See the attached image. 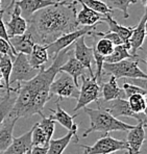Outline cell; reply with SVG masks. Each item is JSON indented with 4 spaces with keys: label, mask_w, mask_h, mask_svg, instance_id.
Here are the masks:
<instances>
[{
    "label": "cell",
    "mask_w": 147,
    "mask_h": 154,
    "mask_svg": "<svg viewBox=\"0 0 147 154\" xmlns=\"http://www.w3.org/2000/svg\"><path fill=\"white\" fill-rule=\"evenodd\" d=\"M77 3L61 0L33 13L27 20V30L35 43L48 45L61 35L80 28L76 21Z\"/></svg>",
    "instance_id": "obj_1"
},
{
    "label": "cell",
    "mask_w": 147,
    "mask_h": 154,
    "mask_svg": "<svg viewBox=\"0 0 147 154\" xmlns=\"http://www.w3.org/2000/svg\"><path fill=\"white\" fill-rule=\"evenodd\" d=\"M98 108L83 107L85 112L90 118V126L83 133V137H87L92 132H101L103 134H108L112 131H127L134 127V125L126 124L115 118L111 112H108L105 108H103L100 104H97Z\"/></svg>",
    "instance_id": "obj_2"
},
{
    "label": "cell",
    "mask_w": 147,
    "mask_h": 154,
    "mask_svg": "<svg viewBox=\"0 0 147 154\" xmlns=\"http://www.w3.org/2000/svg\"><path fill=\"white\" fill-rule=\"evenodd\" d=\"M140 60H123L121 62L108 64L103 63L102 73L120 78H146L147 74L139 68Z\"/></svg>",
    "instance_id": "obj_3"
},
{
    "label": "cell",
    "mask_w": 147,
    "mask_h": 154,
    "mask_svg": "<svg viewBox=\"0 0 147 154\" xmlns=\"http://www.w3.org/2000/svg\"><path fill=\"white\" fill-rule=\"evenodd\" d=\"M60 75L54 78L49 88V94L52 97L54 95L58 97V100L64 98H78L80 89L74 83V80L69 74L65 72H58Z\"/></svg>",
    "instance_id": "obj_4"
},
{
    "label": "cell",
    "mask_w": 147,
    "mask_h": 154,
    "mask_svg": "<svg viewBox=\"0 0 147 154\" xmlns=\"http://www.w3.org/2000/svg\"><path fill=\"white\" fill-rule=\"evenodd\" d=\"M78 144V143H77ZM83 149L85 154H111L117 151L128 150V145L125 141L122 140H116L111 135L105 134L101 137L93 146L78 144Z\"/></svg>",
    "instance_id": "obj_5"
},
{
    "label": "cell",
    "mask_w": 147,
    "mask_h": 154,
    "mask_svg": "<svg viewBox=\"0 0 147 154\" xmlns=\"http://www.w3.org/2000/svg\"><path fill=\"white\" fill-rule=\"evenodd\" d=\"M40 69H35L31 67L28 60V55L24 53H17L13 60L12 73L10 77V85L17 82H23L33 79L38 74Z\"/></svg>",
    "instance_id": "obj_6"
},
{
    "label": "cell",
    "mask_w": 147,
    "mask_h": 154,
    "mask_svg": "<svg viewBox=\"0 0 147 154\" xmlns=\"http://www.w3.org/2000/svg\"><path fill=\"white\" fill-rule=\"evenodd\" d=\"M96 27H97V25L81 26L80 28L75 29L74 31H71V32H68V33H65V35H61V37L56 38L55 41H53L52 43L46 45L49 60H50V58L53 60V58L56 56V54H58L61 50H63V49L73 45V43L75 42L80 37H81V35H90L92 30L96 29Z\"/></svg>",
    "instance_id": "obj_7"
},
{
    "label": "cell",
    "mask_w": 147,
    "mask_h": 154,
    "mask_svg": "<svg viewBox=\"0 0 147 154\" xmlns=\"http://www.w3.org/2000/svg\"><path fill=\"white\" fill-rule=\"evenodd\" d=\"M80 78L81 88L80 90L77 103L73 112H77L94 101L96 102L97 100H99V96H100V85L97 83L95 77H88L85 74V75H81Z\"/></svg>",
    "instance_id": "obj_8"
},
{
    "label": "cell",
    "mask_w": 147,
    "mask_h": 154,
    "mask_svg": "<svg viewBox=\"0 0 147 154\" xmlns=\"http://www.w3.org/2000/svg\"><path fill=\"white\" fill-rule=\"evenodd\" d=\"M107 107H103L108 110V112H111L115 118H119V117H128V118H133L136 119L138 122H143L144 126L147 124V117L143 112H140L137 114L134 110L130 108L128 101L125 100L123 97L120 98H116L114 100L108 101ZM98 104V103H97Z\"/></svg>",
    "instance_id": "obj_9"
},
{
    "label": "cell",
    "mask_w": 147,
    "mask_h": 154,
    "mask_svg": "<svg viewBox=\"0 0 147 154\" xmlns=\"http://www.w3.org/2000/svg\"><path fill=\"white\" fill-rule=\"evenodd\" d=\"M85 38L86 35H81L73 43V55L89 71L90 76L94 77V72L92 70V64L94 62L93 46H88L85 42Z\"/></svg>",
    "instance_id": "obj_10"
},
{
    "label": "cell",
    "mask_w": 147,
    "mask_h": 154,
    "mask_svg": "<svg viewBox=\"0 0 147 154\" xmlns=\"http://www.w3.org/2000/svg\"><path fill=\"white\" fill-rule=\"evenodd\" d=\"M127 132L126 143L128 145V154H140V150L145 141V126L143 122H138L137 125H134V127Z\"/></svg>",
    "instance_id": "obj_11"
},
{
    "label": "cell",
    "mask_w": 147,
    "mask_h": 154,
    "mask_svg": "<svg viewBox=\"0 0 147 154\" xmlns=\"http://www.w3.org/2000/svg\"><path fill=\"white\" fill-rule=\"evenodd\" d=\"M8 38L23 35L27 30V21L21 16V11L17 4H14L11 12V20L5 23Z\"/></svg>",
    "instance_id": "obj_12"
},
{
    "label": "cell",
    "mask_w": 147,
    "mask_h": 154,
    "mask_svg": "<svg viewBox=\"0 0 147 154\" xmlns=\"http://www.w3.org/2000/svg\"><path fill=\"white\" fill-rule=\"evenodd\" d=\"M147 19V8H145L144 15L142 16L141 20L138 23V25L134 27L132 35L128 40V45H130V52L134 56H138L137 51L142 48L144 40H145V21Z\"/></svg>",
    "instance_id": "obj_13"
},
{
    "label": "cell",
    "mask_w": 147,
    "mask_h": 154,
    "mask_svg": "<svg viewBox=\"0 0 147 154\" xmlns=\"http://www.w3.org/2000/svg\"><path fill=\"white\" fill-rule=\"evenodd\" d=\"M76 1L81 4V10L76 14V21H77L78 25L91 26V25H98V24L102 23L105 15H101V14L91 10L83 1H80V0H76Z\"/></svg>",
    "instance_id": "obj_14"
},
{
    "label": "cell",
    "mask_w": 147,
    "mask_h": 154,
    "mask_svg": "<svg viewBox=\"0 0 147 154\" xmlns=\"http://www.w3.org/2000/svg\"><path fill=\"white\" fill-rule=\"evenodd\" d=\"M55 2L58 1L55 0H16L15 3L20 8L21 16L27 21L33 13L43 8L54 4Z\"/></svg>",
    "instance_id": "obj_15"
},
{
    "label": "cell",
    "mask_w": 147,
    "mask_h": 154,
    "mask_svg": "<svg viewBox=\"0 0 147 154\" xmlns=\"http://www.w3.org/2000/svg\"><path fill=\"white\" fill-rule=\"evenodd\" d=\"M31 133H33V128L26 133L22 134L21 137H14L13 142L8 147V149L0 154H26L27 151L30 150L33 147Z\"/></svg>",
    "instance_id": "obj_16"
},
{
    "label": "cell",
    "mask_w": 147,
    "mask_h": 154,
    "mask_svg": "<svg viewBox=\"0 0 147 154\" xmlns=\"http://www.w3.org/2000/svg\"><path fill=\"white\" fill-rule=\"evenodd\" d=\"M72 140H74L76 144L80 141L77 137V129L68 130L67 134L61 139H51L48 144V154H63Z\"/></svg>",
    "instance_id": "obj_17"
},
{
    "label": "cell",
    "mask_w": 147,
    "mask_h": 154,
    "mask_svg": "<svg viewBox=\"0 0 147 154\" xmlns=\"http://www.w3.org/2000/svg\"><path fill=\"white\" fill-rule=\"evenodd\" d=\"M17 120V118L11 117L8 115V117L4 119L3 123L0 126V153L6 150L8 147L11 145V143L13 142L14 127H15Z\"/></svg>",
    "instance_id": "obj_18"
},
{
    "label": "cell",
    "mask_w": 147,
    "mask_h": 154,
    "mask_svg": "<svg viewBox=\"0 0 147 154\" xmlns=\"http://www.w3.org/2000/svg\"><path fill=\"white\" fill-rule=\"evenodd\" d=\"M10 43L16 53H24L28 55L33 49L35 41H33L31 33L26 30L23 35L10 38Z\"/></svg>",
    "instance_id": "obj_19"
},
{
    "label": "cell",
    "mask_w": 147,
    "mask_h": 154,
    "mask_svg": "<svg viewBox=\"0 0 147 154\" xmlns=\"http://www.w3.org/2000/svg\"><path fill=\"white\" fill-rule=\"evenodd\" d=\"M58 72H65V73L69 74L73 78L74 83L78 87V78L81 75L86 74V68L74 57L73 52H72L68 57V60L61 66Z\"/></svg>",
    "instance_id": "obj_20"
},
{
    "label": "cell",
    "mask_w": 147,
    "mask_h": 154,
    "mask_svg": "<svg viewBox=\"0 0 147 154\" xmlns=\"http://www.w3.org/2000/svg\"><path fill=\"white\" fill-rule=\"evenodd\" d=\"M28 60L31 67L35 69H40L42 67H45V65L49 60L46 45L35 43L30 53L28 54Z\"/></svg>",
    "instance_id": "obj_21"
},
{
    "label": "cell",
    "mask_w": 147,
    "mask_h": 154,
    "mask_svg": "<svg viewBox=\"0 0 147 154\" xmlns=\"http://www.w3.org/2000/svg\"><path fill=\"white\" fill-rule=\"evenodd\" d=\"M60 101L58 99V101L55 102L56 109H50V112H52V115L50 116V118H52L55 122H58L63 127H65L68 130H72V129H78L77 124L74 122V118L77 117V115H69L68 112H65L62 107H61Z\"/></svg>",
    "instance_id": "obj_22"
},
{
    "label": "cell",
    "mask_w": 147,
    "mask_h": 154,
    "mask_svg": "<svg viewBox=\"0 0 147 154\" xmlns=\"http://www.w3.org/2000/svg\"><path fill=\"white\" fill-rule=\"evenodd\" d=\"M102 22H105L108 24V28H110V31H113V32L117 33L119 35L122 41L124 42V44L128 47L130 49V45H128V40H130V35H132L133 29L134 27H128V26H123L120 25L119 23H117V21H115L112 17V14H108V15H105L103 17Z\"/></svg>",
    "instance_id": "obj_23"
},
{
    "label": "cell",
    "mask_w": 147,
    "mask_h": 154,
    "mask_svg": "<svg viewBox=\"0 0 147 154\" xmlns=\"http://www.w3.org/2000/svg\"><path fill=\"white\" fill-rule=\"evenodd\" d=\"M100 93L102 95V98H101L102 102H108L123 96L122 90L117 85V78L114 76H111L108 82H101Z\"/></svg>",
    "instance_id": "obj_24"
},
{
    "label": "cell",
    "mask_w": 147,
    "mask_h": 154,
    "mask_svg": "<svg viewBox=\"0 0 147 154\" xmlns=\"http://www.w3.org/2000/svg\"><path fill=\"white\" fill-rule=\"evenodd\" d=\"M13 68V58L8 54H0V71L3 78L4 89L5 91H12V92L17 93V85L16 87H11L10 85V77L12 73Z\"/></svg>",
    "instance_id": "obj_25"
},
{
    "label": "cell",
    "mask_w": 147,
    "mask_h": 154,
    "mask_svg": "<svg viewBox=\"0 0 147 154\" xmlns=\"http://www.w3.org/2000/svg\"><path fill=\"white\" fill-rule=\"evenodd\" d=\"M139 58V56H134L130 52V49L125 44L117 45L114 47V50L110 55L105 57V63L108 64H114V63L121 62L123 60H136Z\"/></svg>",
    "instance_id": "obj_26"
},
{
    "label": "cell",
    "mask_w": 147,
    "mask_h": 154,
    "mask_svg": "<svg viewBox=\"0 0 147 154\" xmlns=\"http://www.w3.org/2000/svg\"><path fill=\"white\" fill-rule=\"evenodd\" d=\"M16 97H17L16 92L5 91V95L2 97L1 101H0V126L13 108L14 103L16 101Z\"/></svg>",
    "instance_id": "obj_27"
},
{
    "label": "cell",
    "mask_w": 147,
    "mask_h": 154,
    "mask_svg": "<svg viewBox=\"0 0 147 154\" xmlns=\"http://www.w3.org/2000/svg\"><path fill=\"white\" fill-rule=\"evenodd\" d=\"M102 1L108 4L111 10H119L122 12L124 19H127L130 17L128 8L130 4L137 3L138 0H102Z\"/></svg>",
    "instance_id": "obj_28"
},
{
    "label": "cell",
    "mask_w": 147,
    "mask_h": 154,
    "mask_svg": "<svg viewBox=\"0 0 147 154\" xmlns=\"http://www.w3.org/2000/svg\"><path fill=\"white\" fill-rule=\"evenodd\" d=\"M90 35L94 38L93 47L99 54H101V55L105 57V56L110 55V54L112 53L113 50H114L115 45L113 44L110 40H108V38H101L100 40H97V38L95 37L94 35Z\"/></svg>",
    "instance_id": "obj_29"
},
{
    "label": "cell",
    "mask_w": 147,
    "mask_h": 154,
    "mask_svg": "<svg viewBox=\"0 0 147 154\" xmlns=\"http://www.w3.org/2000/svg\"><path fill=\"white\" fill-rule=\"evenodd\" d=\"M128 98V104H130V108L134 110L137 114H140V112H143L144 108H145V104H146V100H145V95L142 94H133L130 95Z\"/></svg>",
    "instance_id": "obj_30"
},
{
    "label": "cell",
    "mask_w": 147,
    "mask_h": 154,
    "mask_svg": "<svg viewBox=\"0 0 147 154\" xmlns=\"http://www.w3.org/2000/svg\"><path fill=\"white\" fill-rule=\"evenodd\" d=\"M31 143L33 146H45L49 144V140L45 132L40 128L38 123H36L33 127V133H31Z\"/></svg>",
    "instance_id": "obj_31"
},
{
    "label": "cell",
    "mask_w": 147,
    "mask_h": 154,
    "mask_svg": "<svg viewBox=\"0 0 147 154\" xmlns=\"http://www.w3.org/2000/svg\"><path fill=\"white\" fill-rule=\"evenodd\" d=\"M80 1H83L88 8L101 14V15H108V14L113 13V10H111L108 4L102 0H80Z\"/></svg>",
    "instance_id": "obj_32"
},
{
    "label": "cell",
    "mask_w": 147,
    "mask_h": 154,
    "mask_svg": "<svg viewBox=\"0 0 147 154\" xmlns=\"http://www.w3.org/2000/svg\"><path fill=\"white\" fill-rule=\"evenodd\" d=\"M55 123L56 122L54 121L52 118H50V117L46 118L45 116H43L42 120L38 123V125L40 126V128L42 129V130L45 132V134L47 135V137H48L49 141L52 139L54 128H55Z\"/></svg>",
    "instance_id": "obj_33"
},
{
    "label": "cell",
    "mask_w": 147,
    "mask_h": 154,
    "mask_svg": "<svg viewBox=\"0 0 147 154\" xmlns=\"http://www.w3.org/2000/svg\"><path fill=\"white\" fill-rule=\"evenodd\" d=\"M122 91L124 92L126 97H130V95L133 94H142V95H146L147 92L144 89H142L141 87L137 85H134V83L130 82H124L123 83V88H122Z\"/></svg>",
    "instance_id": "obj_34"
},
{
    "label": "cell",
    "mask_w": 147,
    "mask_h": 154,
    "mask_svg": "<svg viewBox=\"0 0 147 154\" xmlns=\"http://www.w3.org/2000/svg\"><path fill=\"white\" fill-rule=\"evenodd\" d=\"M0 54H8L13 60L16 57V55H17V53L14 51L11 43H8V41L2 38H0Z\"/></svg>",
    "instance_id": "obj_35"
},
{
    "label": "cell",
    "mask_w": 147,
    "mask_h": 154,
    "mask_svg": "<svg viewBox=\"0 0 147 154\" xmlns=\"http://www.w3.org/2000/svg\"><path fill=\"white\" fill-rule=\"evenodd\" d=\"M3 16H4V10L0 8V38L6 40L10 43V38H8V31H6L5 23L3 22Z\"/></svg>",
    "instance_id": "obj_36"
},
{
    "label": "cell",
    "mask_w": 147,
    "mask_h": 154,
    "mask_svg": "<svg viewBox=\"0 0 147 154\" xmlns=\"http://www.w3.org/2000/svg\"><path fill=\"white\" fill-rule=\"evenodd\" d=\"M128 79H130L128 82L139 85V87H141L142 89H144L147 92V79L146 78H128Z\"/></svg>",
    "instance_id": "obj_37"
},
{
    "label": "cell",
    "mask_w": 147,
    "mask_h": 154,
    "mask_svg": "<svg viewBox=\"0 0 147 154\" xmlns=\"http://www.w3.org/2000/svg\"><path fill=\"white\" fill-rule=\"evenodd\" d=\"M30 151L31 154H48V145H45V146H33Z\"/></svg>",
    "instance_id": "obj_38"
},
{
    "label": "cell",
    "mask_w": 147,
    "mask_h": 154,
    "mask_svg": "<svg viewBox=\"0 0 147 154\" xmlns=\"http://www.w3.org/2000/svg\"><path fill=\"white\" fill-rule=\"evenodd\" d=\"M0 90H5L4 89V83H3V78H2L1 71H0Z\"/></svg>",
    "instance_id": "obj_39"
},
{
    "label": "cell",
    "mask_w": 147,
    "mask_h": 154,
    "mask_svg": "<svg viewBox=\"0 0 147 154\" xmlns=\"http://www.w3.org/2000/svg\"><path fill=\"white\" fill-rule=\"evenodd\" d=\"M145 100H146V104H145V108H144V110H143V114L147 117V94L145 95Z\"/></svg>",
    "instance_id": "obj_40"
},
{
    "label": "cell",
    "mask_w": 147,
    "mask_h": 154,
    "mask_svg": "<svg viewBox=\"0 0 147 154\" xmlns=\"http://www.w3.org/2000/svg\"><path fill=\"white\" fill-rule=\"evenodd\" d=\"M145 33H146V35H147V19H146V21H145Z\"/></svg>",
    "instance_id": "obj_41"
},
{
    "label": "cell",
    "mask_w": 147,
    "mask_h": 154,
    "mask_svg": "<svg viewBox=\"0 0 147 154\" xmlns=\"http://www.w3.org/2000/svg\"><path fill=\"white\" fill-rule=\"evenodd\" d=\"M142 1H143V3L145 4V8H147V0H142Z\"/></svg>",
    "instance_id": "obj_42"
},
{
    "label": "cell",
    "mask_w": 147,
    "mask_h": 154,
    "mask_svg": "<svg viewBox=\"0 0 147 154\" xmlns=\"http://www.w3.org/2000/svg\"><path fill=\"white\" fill-rule=\"evenodd\" d=\"M65 1H67V2H74V1H76V0H65Z\"/></svg>",
    "instance_id": "obj_43"
},
{
    "label": "cell",
    "mask_w": 147,
    "mask_h": 154,
    "mask_svg": "<svg viewBox=\"0 0 147 154\" xmlns=\"http://www.w3.org/2000/svg\"><path fill=\"white\" fill-rule=\"evenodd\" d=\"M2 2H3V0H0V8H1V4H2Z\"/></svg>",
    "instance_id": "obj_44"
},
{
    "label": "cell",
    "mask_w": 147,
    "mask_h": 154,
    "mask_svg": "<svg viewBox=\"0 0 147 154\" xmlns=\"http://www.w3.org/2000/svg\"><path fill=\"white\" fill-rule=\"evenodd\" d=\"M26 154H31V151H30V150H28V151L26 152Z\"/></svg>",
    "instance_id": "obj_45"
},
{
    "label": "cell",
    "mask_w": 147,
    "mask_h": 154,
    "mask_svg": "<svg viewBox=\"0 0 147 154\" xmlns=\"http://www.w3.org/2000/svg\"><path fill=\"white\" fill-rule=\"evenodd\" d=\"M2 97H3V96H2V95H1V94H0V101H1V99H2Z\"/></svg>",
    "instance_id": "obj_46"
},
{
    "label": "cell",
    "mask_w": 147,
    "mask_h": 154,
    "mask_svg": "<svg viewBox=\"0 0 147 154\" xmlns=\"http://www.w3.org/2000/svg\"><path fill=\"white\" fill-rule=\"evenodd\" d=\"M146 66H147V57H146Z\"/></svg>",
    "instance_id": "obj_47"
},
{
    "label": "cell",
    "mask_w": 147,
    "mask_h": 154,
    "mask_svg": "<svg viewBox=\"0 0 147 154\" xmlns=\"http://www.w3.org/2000/svg\"><path fill=\"white\" fill-rule=\"evenodd\" d=\"M55 1H61V0H55Z\"/></svg>",
    "instance_id": "obj_48"
},
{
    "label": "cell",
    "mask_w": 147,
    "mask_h": 154,
    "mask_svg": "<svg viewBox=\"0 0 147 154\" xmlns=\"http://www.w3.org/2000/svg\"><path fill=\"white\" fill-rule=\"evenodd\" d=\"M145 126H146V127H147V124H146V125H145Z\"/></svg>",
    "instance_id": "obj_49"
},
{
    "label": "cell",
    "mask_w": 147,
    "mask_h": 154,
    "mask_svg": "<svg viewBox=\"0 0 147 154\" xmlns=\"http://www.w3.org/2000/svg\"><path fill=\"white\" fill-rule=\"evenodd\" d=\"M146 154H147V151H146Z\"/></svg>",
    "instance_id": "obj_50"
},
{
    "label": "cell",
    "mask_w": 147,
    "mask_h": 154,
    "mask_svg": "<svg viewBox=\"0 0 147 154\" xmlns=\"http://www.w3.org/2000/svg\"><path fill=\"white\" fill-rule=\"evenodd\" d=\"M83 154H85V153H83Z\"/></svg>",
    "instance_id": "obj_51"
},
{
    "label": "cell",
    "mask_w": 147,
    "mask_h": 154,
    "mask_svg": "<svg viewBox=\"0 0 147 154\" xmlns=\"http://www.w3.org/2000/svg\"><path fill=\"white\" fill-rule=\"evenodd\" d=\"M113 154H114V153H113Z\"/></svg>",
    "instance_id": "obj_52"
}]
</instances>
